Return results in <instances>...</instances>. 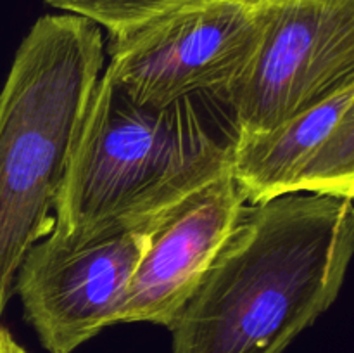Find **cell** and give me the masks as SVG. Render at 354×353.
Segmentation results:
<instances>
[{
	"mask_svg": "<svg viewBox=\"0 0 354 353\" xmlns=\"http://www.w3.org/2000/svg\"><path fill=\"white\" fill-rule=\"evenodd\" d=\"M258 0H199L121 37H109L106 73L140 102L221 93L261 42Z\"/></svg>",
	"mask_w": 354,
	"mask_h": 353,
	"instance_id": "5",
	"label": "cell"
},
{
	"mask_svg": "<svg viewBox=\"0 0 354 353\" xmlns=\"http://www.w3.org/2000/svg\"><path fill=\"white\" fill-rule=\"evenodd\" d=\"M237 141L234 116L218 93L140 102L104 71L50 235L80 242L104 230L156 224L230 170Z\"/></svg>",
	"mask_w": 354,
	"mask_h": 353,
	"instance_id": "2",
	"label": "cell"
},
{
	"mask_svg": "<svg viewBox=\"0 0 354 353\" xmlns=\"http://www.w3.org/2000/svg\"><path fill=\"white\" fill-rule=\"evenodd\" d=\"M102 66L100 28L68 12L40 17L14 55L0 92V315L24 255L54 228Z\"/></svg>",
	"mask_w": 354,
	"mask_h": 353,
	"instance_id": "3",
	"label": "cell"
},
{
	"mask_svg": "<svg viewBox=\"0 0 354 353\" xmlns=\"http://www.w3.org/2000/svg\"><path fill=\"white\" fill-rule=\"evenodd\" d=\"M258 2V51L218 93L239 137L272 130L354 85V0Z\"/></svg>",
	"mask_w": 354,
	"mask_h": 353,
	"instance_id": "4",
	"label": "cell"
},
{
	"mask_svg": "<svg viewBox=\"0 0 354 353\" xmlns=\"http://www.w3.org/2000/svg\"><path fill=\"white\" fill-rule=\"evenodd\" d=\"M245 203L244 190L228 170L162 215L128 284L118 324L152 322L171 327Z\"/></svg>",
	"mask_w": 354,
	"mask_h": 353,
	"instance_id": "7",
	"label": "cell"
},
{
	"mask_svg": "<svg viewBox=\"0 0 354 353\" xmlns=\"http://www.w3.org/2000/svg\"><path fill=\"white\" fill-rule=\"evenodd\" d=\"M48 6L68 14L85 17L109 37H121L166 16L187 3L199 0H44Z\"/></svg>",
	"mask_w": 354,
	"mask_h": 353,
	"instance_id": "10",
	"label": "cell"
},
{
	"mask_svg": "<svg viewBox=\"0 0 354 353\" xmlns=\"http://www.w3.org/2000/svg\"><path fill=\"white\" fill-rule=\"evenodd\" d=\"M292 192H318L354 199V102L330 137L308 159Z\"/></svg>",
	"mask_w": 354,
	"mask_h": 353,
	"instance_id": "9",
	"label": "cell"
},
{
	"mask_svg": "<svg viewBox=\"0 0 354 353\" xmlns=\"http://www.w3.org/2000/svg\"><path fill=\"white\" fill-rule=\"evenodd\" d=\"M353 102L354 85L272 130L239 137L230 170L248 203L292 192L303 166L330 137Z\"/></svg>",
	"mask_w": 354,
	"mask_h": 353,
	"instance_id": "8",
	"label": "cell"
},
{
	"mask_svg": "<svg viewBox=\"0 0 354 353\" xmlns=\"http://www.w3.org/2000/svg\"><path fill=\"white\" fill-rule=\"evenodd\" d=\"M0 353H28L7 329L0 327Z\"/></svg>",
	"mask_w": 354,
	"mask_h": 353,
	"instance_id": "11",
	"label": "cell"
},
{
	"mask_svg": "<svg viewBox=\"0 0 354 353\" xmlns=\"http://www.w3.org/2000/svg\"><path fill=\"white\" fill-rule=\"evenodd\" d=\"M354 258V199L245 203L169 327L173 353H282L337 300Z\"/></svg>",
	"mask_w": 354,
	"mask_h": 353,
	"instance_id": "1",
	"label": "cell"
},
{
	"mask_svg": "<svg viewBox=\"0 0 354 353\" xmlns=\"http://www.w3.org/2000/svg\"><path fill=\"white\" fill-rule=\"evenodd\" d=\"M156 224L104 230L80 242L48 234L31 246L17 270L14 293L48 353L75 352L104 327L118 324Z\"/></svg>",
	"mask_w": 354,
	"mask_h": 353,
	"instance_id": "6",
	"label": "cell"
}]
</instances>
